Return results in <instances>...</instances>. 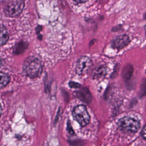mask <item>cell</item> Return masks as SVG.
<instances>
[{
    "instance_id": "6",
    "label": "cell",
    "mask_w": 146,
    "mask_h": 146,
    "mask_svg": "<svg viewBox=\"0 0 146 146\" xmlns=\"http://www.w3.org/2000/svg\"><path fill=\"white\" fill-rule=\"evenodd\" d=\"M76 98L84 103L89 104L92 100V95L89 90L86 88H82L73 93Z\"/></svg>"
},
{
    "instance_id": "19",
    "label": "cell",
    "mask_w": 146,
    "mask_h": 146,
    "mask_svg": "<svg viewBox=\"0 0 146 146\" xmlns=\"http://www.w3.org/2000/svg\"><path fill=\"white\" fill-rule=\"evenodd\" d=\"M121 28V27H120V25H119L118 26H116L115 27H114V28L112 29V31H117L118 29H120Z\"/></svg>"
},
{
    "instance_id": "17",
    "label": "cell",
    "mask_w": 146,
    "mask_h": 146,
    "mask_svg": "<svg viewBox=\"0 0 146 146\" xmlns=\"http://www.w3.org/2000/svg\"><path fill=\"white\" fill-rule=\"evenodd\" d=\"M42 27L40 25L38 26L36 28V33L37 34L39 35V33L41 31H42Z\"/></svg>"
},
{
    "instance_id": "2",
    "label": "cell",
    "mask_w": 146,
    "mask_h": 146,
    "mask_svg": "<svg viewBox=\"0 0 146 146\" xmlns=\"http://www.w3.org/2000/svg\"><path fill=\"white\" fill-rule=\"evenodd\" d=\"M73 118L82 127H85L89 123L90 117L86 106L78 105L74 108L72 111Z\"/></svg>"
},
{
    "instance_id": "9",
    "label": "cell",
    "mask_w": 146,
    "mask_h": 146,
    "mask_svg": "<svg viewBox=\"0 0 146 146\" xmlns=\"http://www.w3.org/2000/svg\"><path fill=\"white\" fill-rule=\"evenodd\" d=\"M9 39V34L7 29L3 26L0 25V46L5 44Z\"/></svg>"
},
{
    "instance_id": "23",
    "label": "cell",
    "mask_w": 146,
    "mask_h": 146,
    "mask_svg": "<svg viewBox=\"0 0 146 146\" xmlns=\"http://www.w3.org/2000/svg\"><path fill=\"white\" fill-rule=\"evenodd\" d=\"M144 18L146 19V13L145 14V15H144Z\"/></svg>"
},
{
    "instance_id": "5",
    "label": "cell",
    "mask_w": 146,
    "mask_h": 146,
    "mask_svg": "<svg viewBox=\"0 0 146 146\" xmlns=\"http://www.w3.org/2000/svg\"><path fill=\"white\" fill-rule=\"evenodd\" d=\"M92 65L91 59L87 56L80 57L76 62V72L78 75H82L88 72Z\"/></svg>"
},
{
    "instance_id": "7",
    "label": "cell",
    "mask_w": 146,
    "mask_h": 146,
    "mask_svg": "<svg viewBox=\"0 0 146 146\" xmlns=\"http://www.w3.org/2000/svg\"><path fill=\"white\" fill-rule=\"evenodd\" d=\"M129 38L127 35H121L117 37L114 40L112 45L115 48L121 49L127 46L129 43Z\"/></svg>"
},
{
    "instance_id": "3",
    "label": "cell",
    "mask_w": 146,
    "mask_h": 146,
    "mask_svg": "<svg viewBox=\"0 0 146 146\" xmlns=\"http://www.w3.org/2000/svg\"><path fill=\"white\" fill-rule=\"evenodd\" d=\"M24 7V0H11L6 6L4 13L9 17H15L22 12Z\"/></svg>"
},
{
    "instance_id": "21",
    "label": "cell",
    "mask_w": 146,
    "mask_h": 146,
    "mask_svg": "<svg viewBox=\"0 0 146 146\" xmlns=\"http://www.w3.org/2000/svg\"><path fill=\"white\" fill-rule=\"evenodd\" d=\"M2 112V107L1 106V104H0V117H1V115Z\"/></svg>"
},
{
    "instance_id": "1",
    "label": "cell",
    "mask_w": 146,
    "mask_h": 146,
    "mask_svg": "<svg viewBox=\"0 0 146 146\" xmlns=\"http://www.w3.org/2000/svg\"><path fill=\"white\" fill-rule=\"evenodd\" d=\"M23 69L27 76L31 78H37L42 74V64L38 58L34 56H29L24 61Z\"/></svg>"
},
{
    "instance_id": "13",
    "label": "cell",
    "mask_w": 146,
    "mask_h": 146,
    "mask_svg": "<svg viewBox=\"0 0 146 146\" xmlns=\"http://www.w3.org/2000/svg\"><path fill=\"white\" fill-rule=\"evenodd\" d=\"M140 95L142 97L146 95V79H143L140 87Z\"/></svg>"
},
{
    "instance_id": "16",
    "label": "cell",
    "mask_w": 146,
    "mask_h": 146,
    "mask_svg": "<svg viewBox=\"0 0 146 146\" xmlns=\"http://www.w3.org/2000/svg\"><path fill=\"white\" fill-rule=\"evenodd\" d=\"M141 135L144 139H146V125L143 128L141 131Z\"/></svg>"
},
{
    "instance_id": "14",
    "label": "cell",
    "mask_w": 146,
    "mask_h": 146,
    "mask_svg": "<svg viewBox=\"0 0 146 146\" xmlns=\"http://www.w3.org/2000/svg\"><path fill=\"white\" fill-rule=\"evenodd\" d=\"M68 85L70 87L73 88H78L81 87L80 84L75 82L70 81L68 83Z\"/></svg>"
},
{
    "instance_id": "8",
    "label": "cell",
    "mask_w": 146,
    "mask_h": 146,
    "mask_svg": "<svg viewBox=\"0 0 146 146\" xmlns=\"http://www.w3.org/2000/svg\"><path fill=\"white\" fill-rule=\"evenodd\" d=\"M133 73V67L132 65L127 64L124 66L122 72V76L125 80L127 81L131 79Z\"/></svg>"
},
{
    "instance_id": "22",
    "label": "cell",
    "mask_w": 146,
    "mask_h": 146,
    "mask_svg": "<svg viewBox=\"0 0 146 146\" xmlns=\"http://www.w3.org/2000/svg\"><path fill=\"white\" fill-rule=\"evenodd\" d=\"M5 1H6V0H0V3L3 2Z\"/></svg>"
},
{
    "instance_id": "12",
    "label": "cell",
    "mask_w": 146,
    "mask_h": 146,
    "mask_svg": "<svg viewBox=\"0 0 146 146\" xmlns=\"http://www.w3.org/2000/svg\"><path fill=\"white\" fill-rule=\"evenodd\" d=\"M9 80L10 78L7 74L0 72V89L7 86Z\"/></svg>"
},
{
    "instance_id": "24",
    "label": "cell",
    "mask_w": 146,
    "mask_h": 146,
    "mask_svg": "<svg viewBox=\"0 0 146 146\" xmlns=\"http://www.w3.org/2000/svg\"></svg>"
},
{
    "instance_id": "11",
    "label": "cell",
    "mask_w": 146,
    "mask_h": 146,
    "mask_svg": "<svg viewBox=\"0 0 146 146\" xmlns=\"http://www.w3.org/2000/svg\"><path fill=\"white\" fill-rule=\"evenodd\" d=\"M106 69L104 66H100L97 68L93 73V78L95 79H99L104 77L106 74Z\"/></svg>"
},
{
    "instance_id": "10",
    "label": "cell",
    "mask_w": 146,
    "mask_h": 146,
    "mask_svg": "<svg viewBox=\"0 0 146 146\" xmlns=\"http://www.w3.org/2000/svg\"><path fill=\"white\" fill-rule=\"evenodd\" d=\"M28 43L24 41H21L15 46L14 49V53L16 55L23 53L28 47Z\"/></svg>"
},
{
    "instance_id": "18",
    "label": "cell",
    "mask_w": 146,
    "mask_h": 146,
    "mask_svg": "<svg viewBox=\"0 0 146 146\" xmlns=\"http://www.w3.org/2000/svg\"><path fill=\"white\" fill-rule=\"evenodd\" d=\"M88 1V0H74V1L77 3H85Z\"/></svg>"
},
{
    "instance_id": "4",
    "label": "cell",
    "mask_w": 146,
    "mask_h": 146,
    "mask_svg": "<svg viewBox=\"0 0 146 146\" xmlns=\"http://www.w3.org/2000/svg\"><path fill=\"white\" fill-rule=\"evenodd\" d=\"M117 124L122 129L133 133H136L140 127V123L139 121L128 117L120 119Z\"/></svg>"
},
{
    "instance_id": "15",
    "label": "cell",
    "mask_w": 146,
    "mask_h": 146,
    "mask_svg": "<svg viewBox=\"0 0 146 146\" xmlns=\"http://www.w3.org/2000/svg\"><path fill=\"white\" fill-rule=\"evenodd\" d=\"M67 130L70 134L72 135L74 134V130H73L72 125H71V123H70V121H69L68 122Z\"/></svg>"
},
{
    "instance_id": "20",
    "label": "cell",
    "mask_w": 146,
    "mask_h": 146,
    "mask_svg": "<svg viewBox=\"0 0 146 146\" xmlns=\"http://www.w3.org/2000/svg\"><path fill=\"white\" fill-rule=\"evenodd\" d=\"M38 38L39 40H42V36L41 35H39V36H38Z\"/></svg>"
}]
</instances>
